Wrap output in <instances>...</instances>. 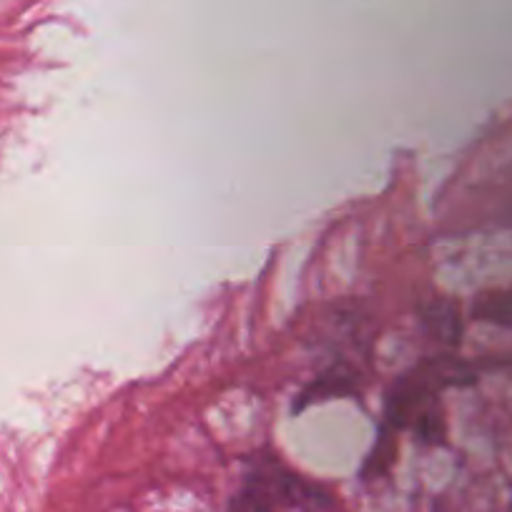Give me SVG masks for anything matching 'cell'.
I'll return each mask as SVG.
<instances>
[{"label":"cell","mask_w":512,"mask_h":512,"mask_svg":"<svg viewBox=\"0 0 512 512\" xmlns=\"http://www.w3.org/2000/svg\"><path fill=\"white\" fill-rule=\"evenodd\" d=\"M412 427H415V435L420 437L425 445H442L445 442V417H442L440 407L425 402L420 412L412 420Z\"/></svg>","instance_id":"cell-5"},{"label":"cell","mask_w":512,"mask_h":512,"mask_svg":"<svg viewBox=\"0 0 512 512\" xmlns=\"http://www.w3.org/2000/svg\"><path fill=\"white\" fill-rule=\"evenodd\" d=\"M395 437H397V432L387 430V427H382V430H379L377 442H374V447L369 450L367 460H364V465H362L364 480H372V477H379L390 470L392 462H395V457H397Z\"/></svg>","instance_id":"cell-3"},{"label":"cell","mask_w":512,"mask_h":512,"mask_svg":"<svg viewBox=\"0 0 512 512\" xmlns=\"http://www.w3.org/2000/svg\"><path fill=\"white\" fill-rule=\"evenodd\" d=\"M229 512H274V497L262 482L251 477L231 500Z\"/></svg>","instance_id":"cell-4"},{"label":"cell","mask_w":512,"mask_h":512,"mask_svg":"<svg viewBox=\"0 0 512 512\" xmlns=\"http://www.w3.org/2000/svg\"><path fill=\"white\" fill-rule=\"evenodd\" d=\"M422 324L445 347H457L462 339V314L452 299H435L422 312Z\"/></svg>","instance_id":"cell-2"},{"label":"cell","mask_w":512,"mask_h":512,"mask_svg":"<svg viewBox=\"0 0 512 512\" xmlns=\"http://www.w3.org/2000/svg\"><path fill=\"white\" fill-rule=\"evenodd\" d=\"M359 387V377L349 364H332L324 369L317 379L299 392L297 402H294V412H302L312 405H322V402L339 400V397H352Z\"/></svg>","instance_id":"cell-1"}]
</instances>
